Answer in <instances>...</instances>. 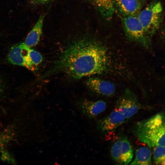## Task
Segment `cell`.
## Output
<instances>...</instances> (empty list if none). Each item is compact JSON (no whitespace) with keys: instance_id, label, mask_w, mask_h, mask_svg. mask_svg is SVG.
<instances>
[{"instance_id":"6da1fadb","label":"cell","mask_w":165,"mask_h":165,"mask_svg":"<svg viewBox=\"0 0 165 165\" xmlns=\"http://www.w3.org/2000/svg\"><path fill=\"white\" fill-rule=\"evenodd\" d=\"M109 62L107 50L102 44L92 39H82L66 49L50 72H61L79 79L106 72Z\"/></svg>"},{"instance_id":"7a4b0ae2","label":"cell","mask_w":165,"mask_h":165,"mask_svg":"<svg viewBox=\"0 0 165 165\" xmlns=\"http://www.w3.org/2000/svg\"><path fill=\"white\" fill-rule=\"evenodd\" d=\"M135 131L139 140L149 147L165 146V112L138 122Z\"/></svg>"},{"instance_id":"3957f363","label":"cell","mask_w":165,"mask_h":165,"mask_svg":"<svg viewBox=\"0 0 165 165\" xmlns=\"http://www.w3.org/2000/svg\"><path fill=\"white\" fill-rule=\"evenodd\" d=\"M137 16L145 32L152 39L163 23L164 11L161 2L153 0L141 10Z\"/></svg>"},{"instance_id":"277c9868","label":"cell","mask_w":165,"mask_h":165,"mask_svg":"<svg viewBox=\"0 0 165 165\" xmlns=\"http://www.w3.org/2000/svg\"><path fill=\"white\" fill-rule=\"evenodd\" d=\"M121 21L127 37L146 49L151 48L152 39L147 35L137 15L122 16Z\"/></svg>"},{"instance_id":"5b68a950","label":"cell","mask_w":165,"mask_h":165,"mask_svg":"<svg viewBox=\"0 0 165 165\" xmlns=\"http://www.w3.org/2000/svg\"><path fill=\"white\" fill-rule=\"evenodd\" d=\"M142 108L136 95L130 89H126L116 102L115 108L120 112L127 119Z\"/></svg>"},{"instance_id":"8992f818","label":"cell","mask_w":165,"mask_h":165,"mask_svg":"<svg viewBox=\"0 0 165 165\" xmlns=\"http://www.w3.org/2000/svg\"><path fill=\"white\" fill-rule=\"evenodd\" d=\"M111 155L117 164L127 165L130 163L133 157V152L128 139L122 137L116 141L111 147Z\"/></svg>"},{"instance_id":"52a82bcc","label":"cell","mask_w":165,"mask_h":165,"mask_svg":"<svg viewBox=\"0 0 165 165\" xmlns=\"http://www.w3.org/2000/svg\"><path fill=\"white\" fill-rule=\"evenodd\" d=\"M30 49L24 43L15 45L11 47L8 53V61L13 64L24 67L32 71L36 70L29 59V52Z\"/></svg>"},{"instance_id":"ba28073f","label":"cell","mask_w":165,"mask_h":165,"mask_svg":"<svg viewBox=\"0 0 165 165\" xmlns=\"http://www.w3.org/2000/svg\"><path fill=\"white\" fill-rule=\"evenodd\" d=\"M127 120L123 115L115 108L108 116L98 121L97 128L101 132L107 133L114 130Z\"/></svg>"},{"instance_id":"9c48e42d","label":"cell","mask_w":165,"mask_h":165,"mask_svg":"<svg viewBox=\"0 0 165 165\" xmlns=\"http://www.w3.org/2000/svg\"><path fill=\"white\" fill-rule=\"evenodd\" d=\"M148 0H114L115 10L122 16L137 15Z\"/></svg>"},{"instance_id":"30bf717a","label":"cell","mask_w":165,"mask_h":165,"mask_svg":"<svg viewBox=\"0 0 165 165\" xmlns=\"http://www.w3.org/2000/svg\"><path fill=\"white\" fill-rule=\"evenodd\" d=\"M77 106L83 115L89 119L96 118L104 112L107 107L106 103L103 100L94 101L86 99L80 101Z\"/></svg>"},{"instance_id":"8fae6325","label":"cell","mask_w":165,"mask_h":165,"mask_svg":"<svg viewBox=\"0 0 165 165\" xmlns=\"http://www.w3.org/2000/svg\"><path fill=\"white\" fill-rule=\"evenodd\" d=\"M86 84L91 90L101 95L110 97L115 92V87L113 83L98 78H90L86 81Z\"/></svg>"},{"instance_id":"7c38bea8","label":"cell","mask_w":165,"mask_h":165,"mask_svg":"<svg viewBox=\"0 0 165 165\" xmlns=\"http://www.w3.org/2000/svg\"><path fill=\"white\" fill-rule=\"evenodd\" d=\"M91 3L105 20L112 19L115 11L114 0H90Z\"/></svg>"},{"instance_id":"4fadbf2b","label":"cell","mask_w":165,"mask_h":165,"mask_svg":"<svg viewBox=\"0 0 165 165\" xmlns=\"http://www.w3.org/2000/svg\"><path fill=\"white\" fill-rule=\"evenodd\" d=\"M44 16L42 15L28 35L24 44L29 47L36 45L38 42L42 33Z\"/></svg>"},{"instance_id":"5bb4252c","label":"cell","mask_w":165,"mask_h":165,"mask_svg":"<svg viewBox=\"0 0 165 165\" xmlns=\"http://www.w3.org/2000/svg\"><path fill=\"white\" fill-rule=\"evenodd\" d=\"M152 152L151 150L145 147L138 148L136 151L135 158L130 164L151 165Z\"/></svg>"},{"instance_id":"9a60e30c","label":"cell","mask_w":165,"mask_h":165,"mask_svg":"<svg viewBox=\"0 0 165 165\" xmlns=\"http://www.w3.org/2000/svg\"><path fill=\"white\" fill-rule=\"evenodd\" d=\"M154 148L153 159L154 163L157 165H165V146Z\"/></svg>"},{"instance_id":"2e32d148","label":"cell","mask_w":165,"mask_h":165,"mask_svg":"<svg viewBox=\"0 0 165 165\" xmlns=\"http://www.w3.org/2000/svg\"><path fill=\"white\" fill-rule=\"evenodd\" d=\"M14 136L13 129L9 127L5 129L0 134V147L9 142Z\"/></svg>"},{"instance_id":"e0dca14e","label":"cell","mask_w":165,"mask_h":165,"mask_svg":"<svg viewBox=\"0 0 165 165\" xmlns=\"http://www.w3.org/2000/svg\"><path fill=\"white\" fill-rule=\"evenodd\" d=\"M29 57L31 63L36 69L37 66L42 61V56L37 51L30 49L29 52Z\"/></svg>"},{"instance_id":"ac0fdd59","label":"cell","mask_w":165,"mask_h":165,"mask_svg":"<svg viewBox=\"0 0 165 165\" xmlns=\"http://www.w3.org/2000/svg\"><path fill=\"white\" fill-rule=\"evenodd\" d=\"M158 32L160 41L165 46V23H163Z\"/></svg>"},{"instance_id":"d6986e66","label":"cell","mask_w":165,"mask_h":165,"mask_svg":"<svg viewBox=\"0 0 165 165\" xmlns=\"http://www.w3.org/2000/svg\"><path fill=\"white\" fill-rule=\"evenodd\" d=\"M4 87V83L2 80L0 78V95L3 92Z\"/></svg>"},{"instance_id":"ffe728a7","label":"cell","mask_w":165,"mask_h":165,"mask_svg":"<svg viewBox=\"0 0 165 165\" xmlns=\"http://www.w3.org/2000/svg\"><path fill=\"white\" fill-rule=\"evenodd\" d=\"M50 0H32L34 2L38 3H46Z\"/></svg>"},{"instance_id":"44dd1931","label":"cell","mask_w":165,"mask_h":165,"mask_svg":"<svg viewBox=\"0 0 165 165\" xmlns=\"http://www.w3.org/2000/svg\"><path fill=\"white\" fill-rule=\"evenodd\" d=\"M0 109H2V110H3V108H2L1 106H0Z\"/></svg>"}]
</instances>
